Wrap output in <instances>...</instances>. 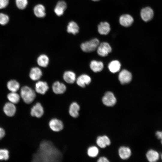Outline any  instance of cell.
<instances>
[{"label":"cell","instance_id":"35","mask_svg":"<svg viewBox=\"0 0 162 162\" xmlns=\"http://www.w3.org/2000/svg\"><path fill=\"white\" fill-rule=\"evenodd\" d=\"M5 135V132L4 130L2 127H0V140L3 138Z\"/></svg>","mask_w":162,"mask_h":162},{"label":"cell","instance_id":"31","mask_svg":"<svg viewBox=\"0 0 162 162\" xmlns=\"http://www.w3.org/2000/svg\"><path fill=\"white\" fill-rule=\"evenodd\" d=\"M9 158V151L6 149H0V160H7Z\"/></svg>","mask_w":162,"mask_h":162},{"label":"cell","instance_id":"22","mask_svg":"<svg viewBox=\"0 0 162 162\" xmlns=\"http://www.w3.org/2000/svg\"><path fill=\"white\" fill-rule=\"evenodd\" d=\"M118 154L121 159L125 160L130 157L131 155V151L128 147L122 146L119 148Z\"/></svg>","mask_w":162,"mask_h":162},{"label":"cell","instance_id":"12","mask_svg":"<svg viewBox=\"0 0 162 162\" xmlns=\"http://www.w3.org/2000/svg\"><path fill=\"white\" fill-rule=\"evenodd\" d=\"M49 87L46 82L43 81H39L35 85L36 92L39 94H44L48 91Z\"/></svg>","mask_w":162,"mask_h":162},{"label":"cell","instance_id":"7","mask_svg":"<svg viewBox=\"0 0 162 162\" xmlns=\"http://www.w3.org/2000/svg\"><path fill=\"white\" fill-rule=\"evenodd\" d=\"M49 125L52 130L56 132L60 131L62 130L64 127L62 122L56 118L51 119L49 122Z\"/></svg>","mask_w":162,"mask_h":162},{"label":"cell","instance_id":"4","mask_svg":"<svg viewBox=\"0 0 162 162\" xmlns=\"http://www.w3.org/2000/svg\"><path fill=\"white\" fill-rule=\"evenodd\" d=\"M103 104L108 106H114L116 102V99L112 93L108 92L106 93L102 99Z\"/></svg>","mask_w":162,"mask_h":162},{"label":"cell","instance_id":"24","mask_svg":"<svg viewBox=\"0 0 162 162\" xmlns=\"http://www.w3.org/2000/svg\"><path fill=\"white\" fill-rule=\"evenodd\" d=\"M91 69L95 72L101 71L103 69L104 65L101 62L93 60L91 62L90 65Z\"/></svg>","mask_w":162,"mask_h":162},{"label":"cell","instance_id":"5","mask_svg":"<svg viewBox=\"0 0 162 162\" xmlns=\"http://www.w3.org/2000/svg\"><path fill=\"white\" fill-rule=\"evenodd\" d=\"M112 51V48L108 43L104 42L99 44L97 49V52L100 56L105 57L107 56Z\"/></svg>","mask_w":162,"mask_h":162},{"label":"cell","instance_id":"17","mask_svg":"<svg viewBox=\"0 0 162 162\" xmlns=\"http://www.w3.org/2000/svg\"><path fill=\"white\" fill-rule=\"evenodd\" d=\"M42 75L41 70L37 67L32 68L30 71L29 77L33 80L36 81L39 80Z\"/></svg>","mask_w":162,"mask_h":162},{"label":"cell","instance_id":"16","mask_svg":"<svg viewBox=\"0 0 162 162\" xmlns=\"http://www.w3.org/2000/svg\"><path fill=\"white\" fill-rule=\"evenodd\" d=\"M98 32L102 35L108 34L110 30L109 24L106 22H100L98 26Z\"/></svg>","mask_w":162,"mask_h":162},{"label":"cell","instance_id":"38","mask_svg":"<svg viewBox=\"0 0 162 162\" xmlns=\"http://www.w3.org/2000/svg\"><path fill=\"white\" fill-rule=\"evenodd\" d=\"M93 1H98L100 0H92Z\"/></svg>","mask_w":162,"mask_h":162},{"label":"cell","instance_id":"9","mask_svg":"<svg viewBox=\"0 0 162 162\" xmlns=\"http://www.w3.org/2000/svg\"><path fill=\"white\" fill-rule=\"evenodd\" d=\"M140 16L142 19L147 22L150 20L154 16V12L152 9L149 7H146L142 9Z\"/></svg>","mask_w":162,"mask_h":162},{"label":"cell","instance_id":"27","mask_svg":"<svg viewBox=\"0 0 162 162\" xmlns=\"http://www.w3.org/2000/svg\"><path fill=\"white\" fill-rule=\"evenodd\" d=\"M108 68L110 72L115 73L118 71L121 68V64L117 60H114L111 62L108 65Z\"/></svg>","mask_w":162,"mask_h":162},{"label":"cell","instance_id":"2","mask_svg":"<svg viewBox=\"0 0 162 162\" xmlns=\"http://www.w3.org/2000/svg\"><path fill=\"white\" fill-rule=\"evenodd\" d=\"M20 95L23 101L28 104L31 103L36 96L35 91L27 86H24L21 88Z\"/></svg>","mask_w":162,"mask_h":162},{"label":"cell","instance_id":"11","mask_svg":"<svg viewBox=\"0 0 162 162\" xmlns=\"http://www.w3.org/2000/svg\"><path fill=\"white\" fill-rule=\"evenodd\" d=\"M119 23L122 26L129 27L134 22L133 17L128 14H124L121 16L119 18Z\"/></svg>","mask_w":162,"mask_h":162},{"label":"cell","instance_id":"34","mask_svg":"<svg viewBox=\"0 0 162 162\" xmlns=\"http://www.w3.org/2000/svg\"><path fill=\"white\" fill-rule=\"evenodd\" d=\"M9 3V0H0V9L5 8Z\"/></svg>","mask_w":162,"mask_h":162},{"label":"cell","instance_id":"8","mask_svg":"<svg viewBox=\"0 0 162 162\" xmlns=\"http://www.w3.org/2000/svg\"><path fill=\"white\" fill-rule=\"evenodd\" d=\"M14 104L9 102H7L4 105L3 107V111L7 116L11 117L15 114L16 109Z\"/></svg>","mask_w":162,"mask_h":162},{"label":"cell","instance_id":"40","mask_svg":"<svg viewBox=\"0 0 162 162\" xmlns=\"http://www.w3.org/2000/svg\"><path fill=\"white\" fill-rule=\"evenodd\" d=\"M161 144H162V141H161Z\"/></svg>","mask_w":162,"mask_h":162},{"label":"cell","instance_id":"21","mask_svg":"<svg viewBox=\"0 0 162 162\" xmlns=\"http://www.w3.org/2000/svg\"><path fill=\"white\" fill-rule=\"evenodd\" d=\"M63 78L67 83L72 84L76 80V76L74 72L70 71H67L64 73Z\"/></svg>","mask_w":162,"mask_h":162},{"label":"cell","instance_id":"20","mask_svg":"<svg viewBox=\"0 0 162 162\" xmlns=\"http://www.w3.org/2000/svg\"><path fill=\"white\" fill-rule=\"evenodd\" d=\"M146 157L147 160L149 162H154L159 160L160 155L159 153L156 151L150 149L147 152Z\"/></svg>","mask_w":162,"mask_h":162},{"label":"cell","instance_id":"14","mask_svg":"<svg viewBox=\"0 0 162 162\" xmlns=\"http://www.w3.org/2000/svg\"><path fill=\"white\" fill-rule=\"evenodd\" d=\"M91 80V78L89 76L86 74H83L77 78L76 82L78 85L84 88L86 85H88Z\"/></svg>","mask_w":162,"mask_h":162},{"label":"cell","instance_id":"25","mask_svg":"<svg viewBox=\"0 0 162 162\" xmlns=\"http://www.w3.org/2000/svg\"><path fill=\"white\" fill-rule=\"evenodd\" d=\"M7 87L11 92H16L20 87L19 83L15 80L9 81L7 83Z\"/></svg>","mask_w":162,"mask_h":162},{"label":"cell","instance_id":"33","mask_svg":"<svg viewBox=\"0 0 162 162\" xmlns=\"http://www.w3.org/2000/svg\"><path fill=\"white\" fill-rule=\"evenodd\" d=\"M9 21L8 15L3 13H0V24L4 25L7 24Z\"/></svg>","mask_w":162,"mask_h":162},{"label":"cell","instance_id":"28","mask_svg":"<svg viewBox=\"0 0 162 162\" xmlns=\"http://www.w3.org/2000/svg\"><path fill=\"white\" fill-rule=\"evenodd\" d=\"M67 31L69 33L75 34L79 32V27L76 23L71 21L69 22L67 26Z\"/></svg>","mask_w":162,"mask_h":162},{"label":"cell","instance_id":"29","mask_svg":"<svg viewBox=\"0 0 162 162\" xmlns=\"http://www.w3.org/2000/svg\"><path fill=\"white\" fill-rule=\"evenodd\" d=\"M7 97L10 102L14 104L18 103L20 100V95L15 92H11L8 94Z\"/></svg>","mask_w":162,"mask_h":162},{"label":"cell","instance_id":"15","mask_svg":"<svg viewBox=\"0 0 162 162\" xmlns=\"http://www.w3.org/2000/svg\"><path fill=\"white\" fill-rule=\"evenodd\" d=\"M80 110V106L76 102L72 103L70 105L69 113L70 115L74 118H76L79 116V111Z\"/></svg>","mask_w":162,"mask_h":162},{"label":"cell","instance_id":"32","mask_svg":"<svg viewBox=\"0 0 162 162\" xmlns=\"http://www.w3.org/2000/svg\"><path fill=\"white\" fill-rule=\"evenodd\" d=\"M17 7L20 9H23L26 7L28 4L27 0H16Z\"/></svg>","mask_w":162,"mask_h":162},{"label":"cell","instance_id":"30","mask_svg":"<svg viewBox=\"0 0 162 162\" xmlns=\"http://www.w3.org/2000/svg\"><path fill=\"white\" fill-rule=\"evenodd\" d=\"M99 153L98 148L95 146H92L89 147L87 150V154L90 157H96Z\"/></svg>","mask_w":162,"mask_h":162},{"label":"cell","instance_id":"37","mask_svg":"<svg viewBox=\"0 0 162 162\" xmlns=\"http://www.w3.org/2000/svg\"><path fill=\"white\" fill-rule=\"evenodd\" d=\"M156 136L158 139L162 141V131H157L156 133Z\"/></svg>","mask_w":162,"mask_h":162},{"label":"cell","instance_id":"10","mask_svg":"<svg viewBox=\"0 0 162 162\" xmlns=\"http://www.w3.org/2000/svg\"><path fill=\"white\" fill-rule=\"evenodd\" d=\"M132 76L131 73L126 70H122L118 75V79L122 84L129 83L131 80Z\"/></svg>","mask_w":162,"mask_h":162},{"label":"cell","instance_id":"18","mask_svg":"<svg viewBox=\"0 0 162 162\" xmlns=\"http://www.w3.org/2000/svg\"><path fill=\"white\" fill-rule=\"evenodd\" d=\"M67 8L66 3L63 1L58 2L55 8L54 11L55 14L58 16H61L64 13V11Z\"/></svg>","mask_w":162,"mask_h":162},{"label":"cell","instance_id":"3","mask_svg":"<svg viewBox=\"0 0 162 162\" xmlns=\"http://www.w3.org/2000/svg\"><path fill=\"white\" fill-rule=\"evenodd\" d=\"M99 44V42L96 38L81 44L80 47L84 52H92L95 50Z\"/></svg>","mask_w":162,"mask_h":162},{"label":"cell","instance_id":"26","mask_svg":"<svg viewBox=\"0 0 162 162\" xmlns=\"http://www.w3.org/2000/svg\"><path fill=\"white\" fill-rule=\"evenodd\" d=\"M49 61L48 57L45 54L40 55L37 59L38 64L42 67H46L49 64Z\"/></svg>","mask_w":162,"mask_h":162},{"label":"cell","instance_id":"1","mask_svg":"<svg viewBox=\"0 0 162 162\" xmlns=\"http://www.w3.org/2000/svg\"><path fill=\"white\" fill-rule=\"evenodd\" d=\"M62 157L61 152L52 142L44 141L40 144L33 160L36 162H58L62 160Z\"/></svg>","mask_w":162,"mask_h":162},{"label":"cell","instance_id":"23","mask_svg":"<svg viewBox=\"0 0 162 162\" xmlns=\"http://www.w3.org/2000/svg\"><path fill=\"white\" fill-rule=\"evenodd\" d=\"M34 11L35 15L38 17L42 18L46 15L45 8L41 4L35 6L34 9Z\"/></svg>","mask_w":162,"mask_h":162},{"label":"cell","instance_id":"19","mask_svg":"<svg viewBox=\"0 0 162 162\" xmlns=\"http://www.w3.org/2000/svg\"><path fill=\"white\" fill-rule=\"evenodd\" d=\"M98 145L101 148H104L106 146L110 144V141L109 138L106 136H99L96 140Z\"/></svg>","mask_w":162,"mask_h":162},{"label":"cell","instance_id":"36","mask_svg":"<svg viewBox=\"0 0 162 162\" xmlns=\"http://www.w3.org/2000/svg\"><path fill=\"white\" fill-rule=\"evenodd\" d=\"M98 162H109L108 159L105 157H101L99 158L97 161Z\"/></svg>","mask_w":162,"mask_h":162},{"label":"cell","instance_id":"13","mask_svg":"<svg viewBox=\"0 0 162 162\" xmlns=\"http://www.w3.org/2000/svg\"><path fill=\"white\" fill-rule=\"evenodd\" d=\"M52 89L55 94H63L65 92L66 87L64 83L57 81L53 83Z\"/></svg>","mask_w":162,"mask_h":162},{"label":"cell","instance_id":"39","mask_svg":"<svg viewBox=\"0 0 162 162\" xmlns=\"http://www.w3.org/2000/svg\"><path fill=\"white\" fill-rule=\"evenodd\" d=\"M161 159H162V154L161 155Z\"/></svg>","mask_w":162,"mask_h":162},{"label":"cell","instance_id":"6","mask_svg":"<svg viewBox=\"0 0 162 162\" xmlns=\"http://www.w3.org/2000/svg\"><path fill=\"white\" fill-rule=\"evenodd\" d=\"M44 112L42 106L40 103L38 102L31 108L30 113L32 116L40 118L43 116Z\"/></svg>","mask_w":162,"mask_h":162}]
</instances>
